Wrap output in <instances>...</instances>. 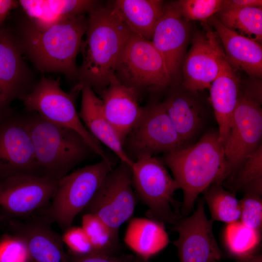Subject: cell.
<instances>
[{"mask_svg":"<svg viewBox=\"0 0 262 262\" xmlns=\"http://www.w3.org/2000/svg\"><path fill=\"white\" fill-rule=\"evenodd\" d=\"M79 52L76 84L100 95L116 79V67L132 33L112 6L98 4L88 12L87 26Z\"/></svg>","mask_w":262,"mask_h":262,"instance_id":"cell-1","label":"cell"},{"mask_svg":"<svg viewBox=\"0 0 262 262\" xmlns=\"http://www.w3.org/2000/svg\"><path fill=\"white\" fill-rule=\"evenodd\" d=\"M87 26L81 14L48 28L39 29L26 17L14 31L24 56L42 73H56L76 82V57Z\"/></svg>","mask_w":262,"mask_h":262,"instance_id":"cell-2","label":"cell"},{"mask_svg":"<svg viewBox=\"0 0 262 262\" xmlns=\"http://www.w3.org/2000/svg\"><path fill=\"white\" fill-rule=\"evenodd\" d=\"M164 164L183 192L181 213L187 216L199 195L215 182L227 179V164L218 131L211 130L196 144L164 154Z\"/></svg>","mask_w":262,"mask_h":262,"instance_id":"cell-3","label":"cell"},{"mask_svg":"<svg viewBox=\"0 0 262 262\" xmlns=\"http://www.w3.org/2000/svg\"><path fill=\"white\" fill-rule=\"evenodd\" d=\"M23 114L44 175L59 181L94 153L75 131L50 122L35 112L26 110Z\"/></svg>","mask_w":262,"mask_h":262,"instance_id":"cell-4","label":"cell"},{"mask_svg":"<svg viewBox=\"0 0 262 262\" xmlns=\"http://www.w3.org/2000/svg\"><path fill=\"white\" fill-rule=\"evenodd\" d=\"M82 87L75 84L69 92L62 90L60 79L42 77L33 88L20 99L25 110L35 112L54 124L72 129L84 139L94 154L110 161L100 144L82 121L75 106V98Z\"/></svg>","mask_w":262,"mask_h":262,"instance_id":"cell-5","label":"cell"},{"mask_svg":"<svg viewBox=\"0 0 262 262\" xmlns=\"http://www.w3.org/2000/svg\"><path fill=\"white\" fill-rule=\"evenodd\" d=\"M114 169L112 161L101 159L63 177L58 182L45 219L65 230L76 216L91 202L107 174Z\"/></svg>","mask_w":262,"mask_h":262,"instance_id":"cell-6","label":"cell"},{"mask_svg":"<svg viewBox=\"0 0 262 262\" xmlns=\"http://www.w3.org/2000/svg\"><path fill=\"white\" fill-rule=\"evenodd\" d=\"M135 193L148 208V218L174 225L182 216L174 200L179 185L159 159L147 157L134 161L131 166Z\"/></svg>","mask_w":262,"mask_h":262,"instance_id":"cell-7","label":"cell"},{"mask_svg":"<svg viewBox=\"0 0 262 262\" xmlns=\"http://www.w3.org/2000/svg\"><path fill=\"white\" fill-rule=\"evenodd\" d=\"M115 76L140 94L164 89L173 82L162 55L151 41L132 33L118 62Z\"/></svg>","mask_w":262,"mask_h":262,"instance_id":"cell-8","label":"cell"},{"mask_svg":"<svg viewBox=\"0 0 262 262\" xmlns=\"http://www.w3.org/2000/svg\"><path fill=\"white\" fill-rule=\"evenodd\" d=\"M123 147L133 162L166 154L186 147L178 133L162 102L144 106L142 115L127 136Z\"/></svg>","mask_w":262,"mask_h":262,"instance_id":"cell-9","label":"cell"},{"mask_svg":"<svg viewBox=\"0 0 262 262\" xmlns=\"http://www.w3.org/2000/svg\"><path fill=\"white\" fill-rule=\"evenodd\" d=\"M19 174L44 175L23 113L0 112V181Z\"/></svg>","mask_w":262,"mask_h":262,"instance_id":"cell-10","label":"cell"},{"mask_svg":"<svg viewBox=\"0 0 262 262\" xmlns=\"http://www.w3.org/2000/svg\"><path fill=\"white\" fill-rule=\"evenodd\" d=\"M136 205L131 166L120 162L106 176L85 209L118 234L120 227L132 215Z\"/></svg>","mask_w":262,"mask_h":262,"instance_id":"cell-11","label":"cell"},{"mask_svg":"<svg viewBox=\"0 0 262 262\" xmlns=\"http://www.w3.org/2000/svg\"><path fill=\"white\" fill-rule=\"evenodd\" d=\"M261 104L240 92L229 132L223 147L227 179L262 144Z\"/></svg>","mask_w":262,"mask_h":262,"instance_id":"cell-12","label":"cell"},{"mask_svg":"<svg viewBox=\"0 0 262 262\" xmlns=\"http://www.w3.org/2000/svg\"><path fill=\"white\" fill-rule=\"evenodd\" d=\"M204 199L200 198L189 216H181L173 225L178 234L173 242L180 262H218L222 253L213 232V221L205 213Z\"/></svg>","mask_w":262,"mask_h":262,"instance_id":"cell-13","label":"cell"},{"mask_svg":"<svg viewBox=\"0 0 262 262\" xmlns=\"http://www.w3.org/2000/svg\"><path fill=\"white\" fill-rule=\"evenodd\" d=\"M14 31L0 28V112L20 99L37 83Z\"/></svg>","mask_w":262,"mask_h":262,"instance_id":"cell-14","label":"cell"},{"mask_svg":"<svg viewBox=\"0 0 262 262\" xmlns=\"http://www.w3.org/2000/svg\"><path fill=\"white\" fill-rule=\"evenodd\" d=\"M203 24L205 30L194 35L182 66L183 88L193 93L210 88L225 56L216 33Z\"/></svg>","mask_w":262,"mask_h":262,"instance_id":"cell-15","label":"cell"},{"mask_svg":"<svg viewBox=\"0 0 262 262\" xmlns=\"http://www.w3.org/2000/svg\"><path fill=\"white\" fill-rule=\"evenodd\" d=\"M59 181L46 175L19 174L0 181V206L15 217L29 215L52 200Z\"/></svg>","mask_w":262,"mask_h":262,"instance_id":"cell-16","label":"cell"},{"mask_svg":"<svg viewBox=\"0 0 262 262\" xmlns=\"http://www.w3.org/2000/svg\"><path fill=\"white\" fill-rule=\"evenodd\" d=\"M187 22L173 2L164 4L151 41L163 57L173 81L179 73L185 53L189 32Z\"/></svg>","mask_w":262,"mask_h":262,"instance_id":"cell-17","label":"cell"},{"mask_svg":"<svg viewBox=\"0 0 262 262\" xmlns=\"http://www.w3.org/2000/svg\"><path fill=\"white\" fill-rule=\"evenodd\" d=\"M45 219L10 222L13 234L24 243L31 260L34 262H69L61 236Z\"/></svg>","mask_w":262,"mask_h":262,"instance_id":"cell-18","label":"cell"},{"mask_svg":"<svg viewBox=\"0 0 262 262\" xmlns=\"http://www.w3.org/2000/svg\"><path fill=\"white\" fill-rule=\"evenodd\" d=\"M139 95L137 90L122 84L116 79L99 95L104 115L122 144L143 112Z\"/></svg>","mask_w":262,"mask_h":262,"instance_id":"cell-19","label":"cell"},{"mask_svg":"<svg viewBox=\"0 0 262 262\" xmlns=\"http://www.w3.org/2000/svg\"><path fill=\"white\" fill-rule=\"evenodd\" d=\"M214 29L226 59L233 68L243 71L248 75L261 78L262 75V44L239 34L226 27L215 15L209 20Z\"/></svg>","mask_w":262,"mask_h":262,"instance_id":"cell-20","label":"cell"},{"mask_svg":"<svg viewBox=\"0 0 262 262\" xmlns=\"http://www.w3.org/2000/svg\"><path fill=\"white\" fill-rule=\"evenodd\" d=\"M210 99L218 124L219 141L224 145L229 135L240 94V81L234 69L222 59L220 72L212 83Z\"/></svg>","mask_w":262,"mask_h":262,"instance_id":"cell-21","label":"cell"},{"mask_svg":"<svg viewBox=\"0 0 262 262\" xmlns=\"http://www.w3.org/2000/svg\"><path fill=\"white\" fill-rule=\"evenodd\" d=\"M79 116L90 133L100 144L112 151L120 160L131 166L134 162L125 153L123 144L106 117L102 101L88 86L82 87Z\"/></svg>","mask_w":262,"mask_h":262,"instance_id":"cell-22","label":"cell"},{"mask_svg":"<svg viewBox=\"0 0 262 262\" xmlns=\"http://www.w3.org/2000/svg\"><path fill=\"white\" fill-rule=\"evenodd\" d=\"M195 93L183 88L175 89L162 102L185 145L199 132L205 121V110Z\"/></svg>","mask_w":262,"mask_h":262,"instance_id":"cell-23","label":"cell"},{"mask_svg":"<svg viewBox=\"0 0 262 262\" xmlns=\"http://www.w3.org/2000/svg\"><path fill=\"white\" fill-rule=\"evenodd\" d=\"M25 17L39 29L48 28L60 22L88 13L98 4L92 0H18Z\"/></svg>","mask_w":262,"mask_h":262,"instance_id":"cell-24","label":"cell"},{"mask_svg":"<svg viewBox=\"0 0 262 262\" xmlns=\"http://www.w3.org/2000/svg\"><path fill=\"white\" fill-rule=\"evenodd\" d=\"M126 245L145 261L164 249L169 243L164 224L150 218L131 219L124 238Z\"/></svg>","mask_w":262,"mask_h":262,"instance_id":"cell-25","label":"cell"},{"mask_svg":"<svg viewBox=\"0 0 262 262\" xmlns=\"http://www.w3.org/2000/svg\"><path fill=\"white\" fill-rule=\"evenodd\" d=\"M120 17L134 34L151 41L164 4L160 0H117L113 4Z\"/></svg>","mask_w":262,"mask_h":262,"instance_id":"cell-26","label":"cell"},{"mask_svg":"<svg viewBox=\"0 0 262 262\" xmlns=\"http://www.w3.org/2000/svg\"><path fill=\"white\" fill-rule=\"evenodd\" d=\"M216 15L229 29L261 44L262 7L224 9Z\"/></svg>","mask_w":262,"mask_h":262,"instance_id":"cell-27","label":"cell"},{"mask_svg":"<svg viewBox=\"0 0 262 262\" xmlns=\"http://www.w3.org/2000/svg\"><path fill=\"white\" fill-rule=\"evenodd\" d=\"M222 183L215 182L202 193L204 201L208 205L211 219L229 224L240 220V202L235 193L225 190Z\"/></svg>","mask_w":262,"mask_h":262,"instance_id":"cell-28","label":"cell"},{"mask_svg":"<svg viewBox=\"0 0 262 262\" xmlns=\"http://www.w3.org/2000/svg\"><path fill=\"white\" fill-rule=\"evenodd\" d=\"M228 179L231 192L262 194V144Z\"/></svg>","mask_w":262,"mask_h":262,"instance_id":"cell-29","label":"cell"},{"mask_svg":"<svg viewBox=\"0 0 262 262\" xmlns=\"http://www.w3.org/2000/svg\"><path fill=\"white\" fill-rule=\"evenodd\" d=\"M224 240L229 251L239 259L253 254L261 241V233L239 220L227 224Z\"/></svg>","mask_w":262,"mask_h":262,"instance_id":"cell-30","label":"cell"},{"mask_svg":"<svg viewBox=\"0 0 262 262\" xmlns=\"http://www.w3.org/2000/svg\"><path fill=\"white\" fill-rule=\"evenodd\" d=\"M82 228L95 252L112 254L118 244V234L96 215L85 213L82 217Z\"/></svg>","mask_w":262,"mask_h":262,"instance_id":"cell-31","label":"cell"},{"mask_svg":"<svg viewBox=\"0 0 262 262\" xmlns=\"http://www.w3.org/2000/svg\"><path fill=\"white\" fill-rule=\"evenodd\" d=\"M224 0H180L173 2L186 21L199 20L203 23L223 8Z\"/></svg>","mask_w":262,"mask_h":262,"instance_id":"cell-32","label":"cell"},{"mask_svg":"<svg viewBox=\"0 0 262 262\" xmlns=\"http://www.w3.org/2000/svg\"><path fill=\"white\" fill-rule=\"evenodd\" d=\"M262 195L253 192L246 193L239 200L240 221L248 228L262 233Z\"/></svg>","mask_w":262,"mask_h":262,"instance_id":"cell-33","label":"cell"},{"mask_svg":"<svg viewBox=\"0 0 262 262\" xmlns=\"http://www.w3.org/2000/svg\"><path fill=\"white\" fill-rule=\"evenodd\" d=\"M30 259L22 241L14 234L0 239V262H28Z\"/></svg>","mask_w":262,"mask_h":262,"instance_id":"cell-34","label":"cell"},{"mask_svg":"<svg viewBox=\"0 0 262 262\" xmlns=\"http://www.w3.org/2000/svg\"><path fill=\"white\" fill-rule=\"evenodd\" d=\"M63 242L76 255L95 252L90 240L82 227H70L64 230Z\"/></svg>","mask_w":262,"mask_h":262,"instance_id":"cell-35","label":"cell"},{"mask_svg":"<svg viewBox=\"0 0 262 262\" xmlns=\"http://www.w3.org/2000/svg\"><path fill=\"white\" fill-rule=\"evenodd\" d=\"M131 256H116L112 254L92 252L84 255H76L70 252L69 262H134Z\"/></svg>","mask_w":262,"mask_h":262,"instance_id":"cell-36","label":"cell"},{"mask_svg":"<svg viewBox=\"0 0 262 262\" xmlns=\"http://www.w3.org/2000/svg\"><path fill=\"white\" fill-rule=\"evenodd\" d=\"M253 7H262V0H224L223 9L230 8H243Z\"/></svg>","mask_w":262,"mask_h":262,"instance_id":"cell-37","label":"cell"},{"mask_svg":"<svg viewBox=\"0 0 262 262\" xmlns=\"http://www.w3.org/2000/svg\"><path fill=\"white\" fill-rule=\"evenodd\" d=\"M18 6L17 0H0V28L10 12Z\"/></svg>","mask_w":262,"mask_h":262,"instance_id":"cell-38","label":"cell"},{"mask_svg":"<svg viewBox=\"0 0 262 262\" xmlns=\"http://www.w3.org/2000/svg\"><path fill=\"white\" fill-rule=\"evenodd\" d=\"M241 262H262V255L251 254L244 258L239 259Z\"/></svg>","mask_w":262,"mask_h":262,"instance_id":"cell-39","label":"cell"},{"mask_svg":"<svg viewBox=\"0 0 262 262\" xmlns=\"http://www.w3.org/2000/svg\"><path fill=\"white\" fill-rule=\"evenodd\" d=\"M134 262H147V261H145L139 257L135 258Z\"/></svg>","mask_w":262,"mask_h":262,"instance_id":"cell-40","label":"cell"}]
</instances>
